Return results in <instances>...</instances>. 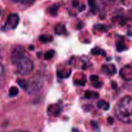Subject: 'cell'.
I'll list each match as a JSON object with an SVG mask.
<instances>
[{
  "label": "cell",
  "mask_w": 132,
  "mask_h": 132,
  "mask_svg": "<svg viewBox=\"0 0 132 132\" xmlns=\"http://www.w3.org/2000/svg\"><path fill=\"white\" fill-rule=\"evenodd\" d=\"M115 114L120 121L132 123V97L125 96L120 99L114 108Z\"/></svg>",
  "instance_id": "6da1fadb"
},
{
  "label": "cell",
  "mask_w": 132,
  "mask_h": 132,
  "mask_svg": "<svg viewBox=\"0 0 132 132\" xmlns=\"http://www.w3.org/2000/svg\"><path fill=\"white\" fill-rule=\"evenodd\" d=\"M17 71L22 76H26L32 72L34 69V64L32 61L27 56H24L16 63Z\"/></svg>",
  "instance_id": "7a4b0ae2"
},
{
  "label": "cell",
  "mask_w": 132,
  "mask_h": 132,
  "mask_svg": "<svg viewBox=\"0 0 132 132\" xmlns=\"http://www.w3.org/2000/svg\"><path fill=\"white\" fill-rule=\"evenodd\" d=\"M43 79L39 75L33 76L27 82V86L25 90L30 94H34L37 93L43 86Z\"/></svg>",
  "instance_id": "3957f363"
},
{
  "label": "cell",
  "mask_w": 132,
  "mask_h": 132,
  "mask_svg": "<svg viewBox=\"0 0 132 132\" xmlns=\"http://www.w3.org/2000/svg\"><path fill=\"white\" fill-rule=\"evenodd\" d=\"M24 48L21 46H18L14 49L12 53V61L14 64H16L20 59L24 56L25 53Z\"/></svg>",
  "instance_id": "277c9868"
},
{
  "label": "cell",
  "mask_w": 132,
  "mask_h": 132,
  "mask_svg": "<svg viewBox=\"0 0 132 132\" xmlns=\"http://www.w3.org/2000/svg\"><path fill=\"white\" fill-rule=\"evenodd\" d=\"M19 22V18L16 14H12L7 18V25L12 29L16 28Z\"/></svg>",
  "instance_id": "5b68a950"
},
{
  "label": "cell",
  "mask_w": 132,
  "mask_h": 132,
  "mask_svg": "<svg viewBox=\"0 0 132 132\" xmlns=\"http://www.w3.org/2000/svg\"><path fill=\"white\" fill-rule=\"evenodd\" d=\"M48 112L54 116H58L61 112V107L58 104H53L49 106Z\"/></svg>",
  "instance_id": "8992f818"
},
{
  "label": "cell",
  "mask_w": 132,
  "mask_h": 132,
  "mask_svg": "<svg viewBox=\"0 0 132 132\" xmlns=\"http://www.w3.org/2000/svg\"><path fill=\"white\" fill-rule=\"evenodd\" d=\"M54 32L57 35H63L66 33V28L63 24H59L55 26Z\"/></svg>",
  "instance_id": "52a82bcc"
},
{
  "label": "cell",
  "mask_w": 132,
  "mask_h": 132,
  "mask_svg": "<svg viewBox=\"0 0 132 132\" xmlns=\"http://www.w3.org/2000/svg\"><path fill=\"white\" fill-rule=\"evenodd\" d=\"M97 106L99 107L100 109L104 110H107L109 108L110 106L108 103H106L104 101H99L97 103Z\"/></svg>",
  "instance_id": "ba28073f"
},
{
  "label": "cell",
  "mask_w": 132,
  "mask_h": 132,
  "mask_svg": "<svg viewBox=\"0 0 132 132\" xmlns=\"http://www.w3.org/2000/svg\"><path fill=\"white\" fill-rule=\"evenodd\" d=\"M39 39L41 42L44 43L51 42L53 39V37L52 36H48V35H42L39 37Z\"/></svg>",
  "instance_id": "9c48e42d"
},
{
  "label": "cell",
  "mask_w": 132,
  "mask_h": 132,
  "mask_svg": "<svg viewBox=\"0 0 132 132\" xmlns=\"http://www.w3.org/2000/svg\"><path fill=\"white\" fill-rule=\"evenodd\" d=\"M19 94V89L15 86H12L9 90V95L10 97H15Z\"/></svg>",
  "instance_id": "30bf717a"
},
{
  "label": "cell",
  "mask_w": 132,
  "mask_h": 132,
  "mask_svg": "<svg viewBox=\"0 0 132 132\" xmlns=\"http://www.w3.org/2000/svg\"><path fill=\"white\" fill-rule=\"evenodd\" d=\"M57 10H58V6H57L56 5H54L49 8L48 11L52 15L55 16V15H56L57 14Z\"/></svg>",
  "instance_id": "8fae6325"
},
{
  "label": "cell",
  "mask_w": 132,
  "mask_h": 132,
  "mask_svg": "<svg viewBox=\"0 0 132 132\" xmlns=\"http://www.w3.org/2000/svg\"><path fill=\"white\" fill-rule=\"evenodd\" d=\"M85 96H86V97L88 98V99H90V98L92 97H93L97 98V97L99 96V94L96 92L87 91L86 92V93H85Z\"/></svg>",
  "instance_id": "7c38bea8"
},
{
  "label": "cell",
  "mask_w": 132,
  "mask_h": 132,
  "mask_svg": "<svg viewBox=\"0 0 132 132\" xmlns=\"http://www.w3.org/2000/svg\"><path fill=\"white\" fill-rule=\"evenodd\" d=\"M18 84L19 85L21 88L23 89H26L27 86V82L24 81V79H20L18 80Z\"/></svg>",
  "instance_id": "4fadbf2b"
},
{
  "label": "cell",
  "mask_w": 132,
  "mask_h": 132,
  "mask_svg": "<svg viewBox=\"0 0 132 132\" xmlns=\"http://www.w3.org/2000/svg\"><path fill=\"white\" fill-rule=\"evenodd\" d=\"M92 53L94 55H101V54H104L105 55V53L103 52V50H101V49L98 48H95L92 50Z\"/></svg>",
  "instance_id": "5bb4252c"
},
{
  "label": "cell",
  "mask_w": 132,
  "mask_h": 132,
  "mask_svg": "<svg viewBox=\"0 0 132 132\" xmlns=\"http://www.w3.org/2000/svg\"><path fill=\"white\" fill-rule=\"evenodd\" d=\"M54 55V52L53 50H50V51H48L45 54V59L46 60H48V59H52Z\"/></svg>",
  "instance_id": "9a60e30c"
},
{
  "label": "cell",
  "mask_w": 132,
  "mask_h": 132,
  "mask_svg": "<svg viewBox=\"0 0 132 132\" xmlns=\"http://www.w3.org/2000/svg\"><path fill=\"white\" fill-rule=\"evenodd\" d=\"M4 76V68L2 64L0 63V82L2 81Z\"/></svg>",
  "instance_id": "2e32d148"
},
{
  "label": "cell",
  "mask_w": 132,
  "mask_h": 132,
  "mask_svg": "<svg viewBox=\"0 0 132 132\" xmlns=\"http://www.w3.org/2000/svg\"><path fill=\"white\" fill-rule=\"evenodd\" d=\"M15 2H18V3H21L23 4H27V3H30V0H13Z\"/></svg>",
  "instance_id": "e0dca14e"
},
{
  "label": "cell",
  "mask_w": 132,
  "mask_h": 132,
  "mask_svg": "<svg viewBox=\"0 0 132 132\" xmlns=\"http://www.w3.org/2000/svg\"><path fill=\"white\" fill-rule=\"evenodd\" d=\"M98 79H99V77H98V76H92L91 77H90V79H91L92 81H94V82L97 81Z\"/></svg>",
  "instance_id": "ac0fdd59"
},
{
  "label": "cell",
  "mask_w": 132,
  "mask_h": 132,
  "mask_svg": "<svg viewBox=\"0 0 132 132\" xmlns=\"http://www.w3.org/2000/svg\"><path fill=\"white\" fill-rule=\"evenodd\" d=\"M10 132H28V131H24V130H12V131Z\"/></svg>",
  "instance_id": "d6986e66"
},
{
  "label": "cell",
  "mask_w": 132,
  "mask_h": 132,
  "mask_svg": "<svg viewBox=\"0 0 132 132\" xmlns=\"http://www.w3.org/2000/svg\"><path fill=\"white\" fill-rule=\"evenodd\" d=\"M78 5H79V3H78V1H73V5L74 6H78Z\"/></svg>",
  "instance_id": "ffe728a7"
},
{
  "label": "cell",
  "mask_w": 132,
  "mask_h": 132,
  "mask_svg": "<svg viewBox=\"0 0 132 132\" xmlns=\"http://www.w3.org/2000/svg\"><path fill=\"white\" fill-rule=\"evenodd\" d=\"M34 1V0H30V3H32Z\"/></svg>",
  "instance_id": "44dd1931"
}]
</instances>
